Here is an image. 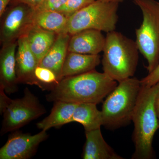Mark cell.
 I'll return each mask as SVG.
<instances>
[{
  "label": "cell",
  "instance_id": "obj_19",
  "mask_svg": "<svg viewBox=\"0 0 159 159\" xmlns=\"http://www.w3.org/2000/svg\"><path fill=\"white\" fill-rule=\"evenodd\" d=\"M97 104L93 103H78L74 110L72 122L80 123L85 131L100 128L103 125L101 111L97 108Z\"/></svg>",
  "mask_w": 159,
  "mask_h": 159
},
{
  "label": "cell",
  "instance_id": "obj_12",
  "mask_svg": "<svg viewBox=\"0 0 159 159\" xmlns=\"http://www.w3.org/2000/svg\"><path fill=\"white\" fill-rule=\"evenodd\" d=\"M106 37L102 31L87 29L71 35L68 52L87 54H99L103 51Z\"/></svg>",
  "mask_w": 159,
  "mask_h": 159
},
{
  "label": "cell",
  "instance_id": "obj_27",
  "mask_svg": "<svg viewBox=\"0 0 159 159\" xmlns=\"http://www.w3.org/2000/svg\"><path fill=\"white\" fill-rule=\"evenodd\" d=\"M98 1L106 2L117 3L119 4L120 3L122 2L124 0H98Z\"/></svg>",
  "mask_w": 159,
  "mask_h": 159
},
{
  "label": "cell",
  "instance_id": "obj_1",
  "mask_svg": "<svg viewBox=\"0 0 159 159\" xmlns=\"http://www.w3.org/2000/svg\"><path fill=\"white\" fill-rule=\"evenodd\" d=\"M118 85L104 72L95 70L76 76L66 77L46 95L48 102L61 101L75 103L98 104Z\"/></svg>",
  "mask_w": 159,
  "mask_h": 159
},
{
  "label": "cell",
  "instance_id": "obj_10",
  "mask_svg": "<svg viewBox=\"0 0 159 159\" xmlns=\"http://www.w3.org/2000/svg\"><path fill=\"white\" fill-rule=\"evenodd\" d=\"M17 43L16 70L18 83L37 85L42 89L41 85L34 75V71L39 63L29 48L25 36L23 35L20 37Z\"/></svg>",
  "mask_w": 159,
  "mask_h": 159
},
{
  "label": "cell",
  "instance_id": "obj_22",
  "mask_svg": "<svg viewBox=\"0 0 159 159\" xmlns=\"http://www.w3.org/2000/svg\"><path fill=\"white\" fill-rule=\"evenodd\" d=\"M67 0H44L34 9L57 11L64 5Z\"/></svg>",
  "mask_w": 159,
  "mask_h": 159
},
{
  "label": "cell",
  "instance_id": "obj_4",
  "mask_svg": "<svg viewBox=\"0 0 159 159\" xmlns=\"http://www.w3.org/2000/svg\"><path fill=\"white\" fill-rule=\"evenodd\" d=\"M106 98L102 106L103 126L115 129L128 125L133 115L140 91L141 80L130 77L119 82Z\"/></svg>",
  "mask_w": 159,
  "mask_h": 159
},
{
  "label": "cell",
  "instance_id": "obj_6",
  "mask_svg": "<svg viewBox=\"0 0 159 159\" xmlns=\"http://www.w3.org/2000/svg\"><path fill=\"white\" fill-rule=\"evenodd\" d=\"M119 3L95 0L69 18L67 30L71 35L87 29L115 31Z\"/></svg>",
  "mask_w": 159,
  "mask_h": 159
},
{
  "label": "cell",
  "instance_id": "obj_15",
  "mask_svg": "<svg viewBox=\"0 0 159 159\" xmlns=\"http://www.w3.org/2000/svg\"><path fill=\"white\" fill-rule=\"evenodd\" d=\"M100 62L99 54L68 52L63 66L61 77L63 79L93 70Z\"/></svg>",
  "mask_w": 159,
  "mask_h": 159
},
{
  "label": "cell",
  "instance_id": "obj_8",
  "mask_svg": "<svg viewBox=\"0 0 159 159\" xmlns=\"http://www.w3.org/2000/svg\"><path fill=\"white\" fill-rule=\"evenodd\" d=\"M34 9L25 3L12 5L4 14L1 28L2 44L17 41L33 25ZM3 14V15H4Z\"/></svg>",
  "mask_w": 159,
  "mask_h": 159
},
{
  "label": "cell",
  "instance_id": "obj_3",
  "mask_svg": "<svg viewBox=\"0 0 159 159\" xmlns=\"http://www.w3.org/2000/svg\"><path fill=\"white\" fill-rule=\"evenodd\" d=\"M139 51L135 41L116 31L108 32L102 60L103 72L118 82L133 77Z\"/></svg>",
  "mask_w": 159,
  "mask_h": 159
},
{
  "label": "cell",
  "instance_id": "obj_11",
  "mask_svg": "<svg viewBox=\"0 0 159 159\" xmlns=\"http://www.w3.org/2000/svg\"><path fill=\"white\" fill-rule=\"evenodd\" d=\"M17 46V40L3 43L0 53V87L9 95L18 89L16 70Z\"/></svg>",
  "mask_w": 159,
  "mask_h": 159
},
{
  "label": "cell",
  "instance_id": "obj_5",
  "mask_svg": "<svg viewBox=\"0 0 159 159\" xmlns=\"http://www.w3.org/2000/svg\"><path fill=\"white\" fill-rule=\"evenodd\" d=\"M142 11L143 20L136 29V43L147 61L148 73L159 63V2L155 0H133Z\"/></svg>",
  "mask_w": 159,
  "mask_h": 159
},
{
  "label": "cell",
  "instance_id": "obj_28",
  "mask_svg": "<svg viewBox=\"0 0 159 159\" xmlns=\"http://www.w3.org/2000/svg\"></svg>",
  "mask_w": 159,
  "mask_h": 159
},
{
  "label": "cell",
  "instance_id": "obj_20",
  "mask_svg": "<svg viewBox=\"0 0 159 159\" xmlns=\"http://www.w3.org/2000/svg\"><path fill=\"white\" fill-rule=\"evenodd\" d=\"M34 75L41 85L42 89L44 90L47 87L51 86L52 88L59 83L55 74L47 68L38 66L34 71Z\"/></svg>",
  "mask_w": 159,
  "mask_h": 159
},
{
  "label": "cell",
  "instance_id": "obj_14",
  "mask_svg": "<svg viewBox=\"0 0 159 159\" xmlns=\"http://www.w3.org/2000/svg\"><path fill=\"white\" fill-rule=\"evenodd\" d=\"M71 36L68 33L58 34L53 46L39 65L53 71L59 82L62 79L61 73L63 66L68 53Z\"/></svg>",
  "mask_w": 159,
  "mask_h": 159
},
{
  "label": "cell",
  "instance_id": "obj_9",
  "mask_svg": "<svg viewBox=\"0 0 159 159\" xmlns=\"http://www.w3.org/2000/svg\"><path fill=\"white\" fill-rule=\"evenodd\" d=\"M48 138L47 131L31 135L16 131L0 149L1 159H28L35 153L39 145Z\"/></svg>",
  "mask_w": 159,
  "mask_h": 159
},
{
  "label": "cell",
  "instance_id": "obj_13",
  "mask_svg": "<svg viewBox=\"0 0 159 159\" xmlns=\"http://www.w3.org/2000/svg\"><path fill=\"white\" fill-rule=\"evenodd\" d=\"M85 132L84 159H123L106 142L100 128Z\"/></svg>",
  "mask_w": 159,
  "mask_h": 159
},
{
  "label": "cell",
  "instance_id": "obj_16",
  "mask_svg": "<svg viewBox=\"0 0 159 159\" xmlns=\"http://www.w3.org/2000/svg\"><path fill=\"white\" fill-rule=\"evenodd\" d=\"M58 34L32 25L24 35L39 63L54 43Z\"/></svg>",
  "mask_w": 159,
  "mask_h": 159
},
{
  "label": "cell",
  "instance_id": "obj_25",
  "mask_svg": "<svg viewBox=\"0 0 159 159\" xmlns=\"http://www.w3.org/2000/svg\"><path fill=\"white\" fill-rule=\"evenodd\" d=\"M12 0H0V16L2 17L6 11L7 6Z\"/></svg>",
  "mask_w": 159,
  "mask_h": 159
},
{
  "label": "cell",
  "instance_id": "obj_23",
  "mask_svg": "<svg viewBox=\"0 0 159 159\" xmlns=\"http://www.w3.org/2000/svg\"><path fill=\"white\" fill-rule=\"evenodd\" d=\"M159 82V63L153 70L141 80V84L145 86H151Z\"/></svg>",
  "mask_w": 159,
  "mask_h": 159
},
{
  "label": "cell",
  "instance_id": "obj_21",
  "mask_svg": "<svg viewBox=\"0 0 159 159\" xmlns=\"http://www.w3.org/2000/svg\"><path fill=\"white\" fill-rule=\"evenodd\" d=\"M95 0H67L62 7L57 10L69 18L80 10L93 2Z\"/></svg>",
  "mask_w": 159,
  "mask_h": 159
},
{
  "label": "cell",
  "instance_id": "obj_2",
  "mask_svg": "<svg viewBox=\"0 0 159 159\" xmlns=\"http://www.w3.org/2000/svg\"><path fill=\"white\" fill-rule=\"evenodd\" d=\"M159 91V82L151 86L142 85L132 121L134 124L132 139L135 150L132 159H152L155 157L152 142L159 129V119L155 100Z\"/></svg>",
  "mask_w": 159,
  "mask_h": 159
},
{
  "label": "cell",
  "instance_id": "obj_18",
  "mask_svg": "<svg viewBox=\"0 0 159 159\" xmlns=\"http://www.w3.org/2000/svg\"><path fill=\"white\" fill-rule=\"evenodd\" d=\"M68 19L59 11L34 9L32 21L33 25L59 34L68 33Z\"/></svg>",
  "mask_w": 159,
  "mask_h": 159
},
{
  "label": "cell",
  "instance_id": "obj_26",
  "mask_svg": "<svg viewBox=\"0 0 159 159\" xmlns=\"http://www.w3.org/2000/svg\"><path fill=\"white\" fill-rule=\"evenodd\" d=\"M155 107L156 109L157 115L159 119V91L157 94L155 100Z\"/></svg>",
  "mask_w": 159,
  "mask_h": 159
},
{
  "label": "cell",
  "instance_id": "obj_7",
  "mask_svg": "<svg viewBox=\"0 0 159 159\" xmlns=\"http://www.w3.org/2000/svg\"><path fill=\"white\" fill-rule=\"evenodd\" d=\"M37 97L26 88L20 99H10L3 111L1 134L14 131L46 113Z\"/></svg>",
  "mask_w": 159,
  "mask_h": 159
},
{
  "label": "cell",
  "instance_id": "obj_24",
  "mask_svg": "<svg viewBox=\"0 0 159 159\" xmlns=\"http://www.w3.org/2000/svg\"><path fill=\"white\" fill-rule=\"evenodd\" d=\"M44 0H12L10 3L11 5H15L18 3H25L35 9L39 6Z\"/></svg>",
  "mask_w": 159,
  "mask_h": 159
},
{
  "label": "cell",
  "instance_id": "obj_17",
  "mask_svg": "<svg viewBox=\"0 0 159 159\" xmlns=\"http://www.w3.org/2000/svg\"><path fill=\"white\" fill-rule=\"evenodd\" d=\"M78 103L58 101L54 102L51 113L36 124L38 128L47 131L72 122L74 110Z\"/></svg>",
  "mask_w": 159,
  "mask_h": 159
}]
</instances>
